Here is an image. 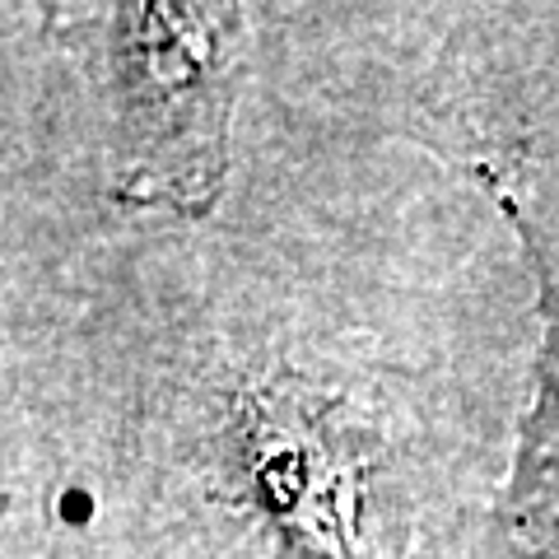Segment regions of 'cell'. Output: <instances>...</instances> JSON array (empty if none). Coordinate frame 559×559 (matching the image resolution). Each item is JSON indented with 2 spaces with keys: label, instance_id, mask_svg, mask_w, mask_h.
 Masks as SVG:
<instances>
[{
  "label": "cell",
  "instance_id": "2",
  "mask_svg": "<svg viewBox=\"0 0 559 559\" xmlns=\"http://www.w3.org/2000/svg\"><path fill=\"white\" fill-rule=\"evenodd\" d=\"M527 248L536 257L546 341H540L536 411L527 419V439H522L518 452V476L509 489V503H503V522H509L513 550L532 559H559V275L536 238H527Z\"/></svg>",
  "mask_w": 559,
  "mask_h": 559
},
{
  "label": "cell",
  "instance_id": "1",
  "mask_svg": "<svg viewBox=\"0 0 559 559\" xmlns=\"http://www.w3.org/2000/svg\"><path fill=\"white\" fill-rule=\"evenodd\" d=\"M238 10L135 5L117 10L112 66L121 197L173 210H205L224 178Z\"/></svg>",
  "mask_w": 559,
  "mask_h": 559
}]
</instances>
